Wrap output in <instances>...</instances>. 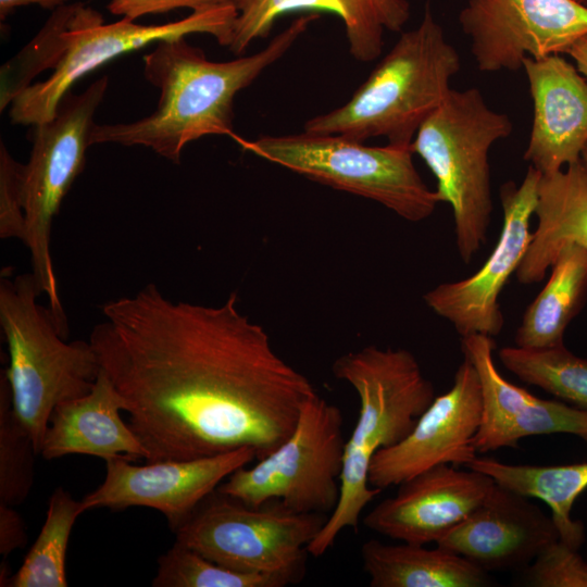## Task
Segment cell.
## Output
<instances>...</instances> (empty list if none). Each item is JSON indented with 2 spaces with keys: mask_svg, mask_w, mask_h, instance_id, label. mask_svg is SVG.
<instances>
[{
  "mask_svg": "<svg viewBox=\"0 0 587 587\" xmlns=\"http://www.w3.org/2000/svg\"><path fill=\"white\" fill-rule=\"evenodd\" d=\"M332 370L354 389L360 407L345 444L338 503L308 547L314 558L326 553L344 529L358 528L363 510L382 492L369 483L372 458L402 440L436 397L407 349L367 346L340 355Z\"/></svg>",
  "mask_w": 587,
  "mask_h": 587,
  "instance_id": "3",
  "label": "cell"
},
{
  "mask_svg": "<svg viewBox=\"0 0 587 587\" xmlns=\"http://www.w3.org/2000/svg\"><path fill=\"white\" fill-rule=\"evenodd\" d=\"M295 582L282 575L235 571L175 542L158 559L153 587H285Z\"/></svg>",
  "mask_w": 587,
  "mask_h": 587,
  "instance_id": "28",
  "label": "cell"
},
{
  "mask_svg": "<svg viewBox=\"0 0 587 587\" xmlns=\"http://www.w3.org/2000/svg\"><path fill=\"white\" fill-rule=\"evenodd\" d=\"M34 442L16 420L10 387L3 371L0 375V503L21 504L32 489L35 457Z\"/></svg>",
  "mask_w": 587,
  "mask_h": 587,
  "instance_id": "29",
  "label": "cell"
},
{
  "mask_svg": "<svg viewBox=\"0 0 587 587\" xmlns=\"http://www.w3.org/2000/svg\"><path fill=\"white\" fill-rule=\"evenodd\" d=\"M124 409L123 397L101 369L89 392L54 408L39 454L48 461L68 454L146 461V448L122 420Z\"/></svg>",
  "mask_w": 587,
  "mask_h": 587,
  "instance_id": "20",
  "label": "cell"
},
{
  "mask_svg": "<svg viewBox=\"0 0 587 587\" xmlns=\"http://www.w3.org/2000/svg\"><path fill=\"white\" fill-rule=\"evenodd\" d=\"M85 512L62 487L50 496L43 525L9 587H66V551L72 528Z\"/></svg>",
  "mask_w": 587,
  "mask_h": 587,
  "instance_id": "25",
  "label": "cell"
},
{
  "mask_svg": "<svg viewBox=\"0 0 587 587\" xmlns=\"http://www.w3.org/2000/svg\"><path fill=\"white\" fill-rule=\"evenodd\" d=\"M228 3L234 2L233 0H110L108 10L113 15L135 21L145 15L166 13L180 8L195 12Z\"/></svg>",
  "mask_w": 587,
  "mask_h": 587,
  "instance_id": "34",
  "label": "cell"
},
{
  "mask_svg": "<svg viewBox=\"0 0 587 587\" xmlns=\"http://www.w3.org/2000/svg\"><path fill=\"white\" fill-rule=\"evenodd\" d=\"M108 76L85 91L68 90L52 120L34 125L29 160L23 167L24 243L30 254L32 273L48 299L60 334L67 338L68 324L59 292L51 255V227L76 177L84 171L93 115L103 100Z\"/></svg>",
  "mask_w": 587,
  "mask_h": 587,
  "instance_id": "8",
  "label": "cell"
},
{
  "mask_svg": "<svg viewBox=\"0 0 587 587\" xmlns=\"http://www.w3.org/2000/svg\"><path fill=\"white\" fill-rule=\"evenodd\" d=\"M522 68L534 104L524 160L552 174L579 161L587 143V79L561 54L526 57Z\"/></svg>",
  "mask_w": 587,
  "mask_h": 587,
  "instance_id": "19",
  "label": "cell"
},
{
  "mask_svg": "<svg viewBox=\"0 0 587 587\" xmlns=\"http://www.w3.org/2000/svg\"><path fill=\"white\" fill-rule=\"evenodd\" d=\"M68 0H0V17L5 18L13 10L18 7L37 4L43 9L57 10L66 4Z\"/></svg>",
  "mask_w": 587,
  "mask_h": 587,
  "instance_id": "36",
  "label": "cell"
},
{
  "mask_svg": "<svg viewBox=\"0 0 587 587\" xmlns=\"http://www.w3.org/2000/svg\"><path fill=\"white\" fill-rule=\"evenodd\" d=\"M558 539L523 569L520 583L530 587H587V562Z\"/></svg>",
  "mask_w": 587,
  "mask_h": 587,
  "instance_id": "32",
  "label": "cell"
},
{
  "mask_svg": "<svg viewBox=\"0 0 587 587\" xmlns=\"http://www.w3.org/2000/svg\"><path fill=\"white\" fill-rule=\"evenodd\" d=\"M342 425L340 409L315 392L279 446L253 466L236 470L216 490L249 507L278 500L297 512L328 516L340 495Z\"/></svg>",
  "mask_w": 587,
  "mask_h": 587,
  "instance_id": "10",
  "label": "cell"
},
{
  "mask_svg": "<svg viewBox=\"0 0 587 587\" xmlns=\"http://www.w3.org/2000/svg\"><path fill=\"white\" fill-rule=\"evenodd\" d=\"M326 519L278 500L249 507L215 490L175 532V542L225 567L287 576L296 584L304 575L308 547Z\"/></svg>",
  "mask_w": 587,
  "mask_h": 587,
  "instance_id": "9",
  "label": "cell"
},
{
  "mask_svg": "<svg viewBox=\"0 0 587 587\" xmlns=\"http://www.w3.org/2000/svg\"><path fill=\"white\" fill-rule=\"evenodd\" d=\"M540 176L529 165L521 185L508 182L501 186V232L479 270L466 278L442 283L423 296L425 304L450 322L461 338L475 334L494 337L503 327L499 296L529 246Z\"/></svg>",
  "mask_w": 587,
  "mask_h": 587,
  "instance_id": "13",
  "label": "cell"
},
{
  "mask_svg": "<svg viewBox=\"0 0 587 587\" xmlns=\"http://www.w3.org/2000/svg\"><path fill=\"white\" fill-rule=\"evenodd\" d=\"M237 10L234 3L161 25H141L123 17L111 24L73 27L64 32L65 51L42 82L34 83L11 102L13 124L37 125L53 118L62 97L76 80L130 51L167 38L208 34L228 48L233 40Z\"/></svg>",
  "mask_w": 587,
  "mask_h": 587,
  "instance_id": "11",
  "label": "cell"
},
{
  "mask_svg": "<svg viewBox=\"0 0 587 587\" xmlns=\"http://www.w3.org/2000/svg\"><path fill=\"white\" fill-rule=\"evenodd\" d=\"M558 539L551 516L529 498L495 483L482 504L436 545L489 573L524 569Z\"/></svg>",
  "mask_w": 587,
  "mask_h": 587,
  "instance_id": "18",
  "label": "cell"
},
{
  "mask_svg": "<svg viewBox=\"0 0 587 587\" xmlns=\"http://www.w3.org/2000/svg\"><path fill=\"white\" fill-rule=\"evenodd\" d=\"M460 70L458 51L427 7L419 26L401 34L349 101L309 118L303 130L362 142L384 137L388 143L411 146Z\"/></svg>",
  "mask_w": 587,
  "mask_h": 587,
  "instance_id": "4",
  "label": "cell"
},
{
  "mask_svg": "<svg viewBox=\"0 0 587 587\" xmlns=\"http://www.w3.org/2000/svg\"><path fill=\"white\" fill-rule=\"evenodd\" d=\"M23 167L0 145V237L25 238V213L23 208Z\"/></svg>",
  "mask_w": 587,
  "mask_h": 587,
  "instance_id": "33",
  "label": "cell"
},
{
  "mask_svg": "<svg viewBox=\"0 0 587 587\" xmlns=\"http://www.w3.org/2000/svg\"><path fill=\"white\" fill-rule=\"evenodd\" d=\"M544 288L526 308L515 346L545 349L564 345V333L587 296V249L569 243L554 262Z\"/></svg>",
  "mask_w": 587,
  "mask_h": 587,
  "instance_id": "23",
  "label": "cell"
},
{
  "mask_svg": "<svg viewBox=\"0 0 587 587\" xmlns=\"http://www.w3.org/2000/svg\"><path fill=\"white\" fill-rule=\"evenodd\" d=\"M574 1L578 2L579 4L584 7H587V0H574Z\"/></svg>",
  "mask_w": 587,
  "mask_h": 587,
  "instance_id": "39",
  "label": "cell"
},
{
  "mask_svg": "<svg viewBox=\"0 0 587 587\" xmlns=\"http://www.w3.org/2000/svg\"><path fill=\"white\" fill-rule=\"evenodd\" d=\"M246 151L313 182L376 201L410 222L429 217L440 202L422 179L411 146H366L340 135L304 132L233 137Z\"/></svg>",
  "mask_w": 587,
  "mask_h": 587,
  "instance_id": "7",
  "label": "cell"
},
{
  "mask_svg": "<svg viewBox=\"0 0 587 587\" xmlns=\"http://www.w3.org/2000/svg\"><path fill=\"white\" fill-rule=\"evenodd\" d=\"M89 342L125 402L146 462L250 448L257 461L294 429L311 380L242 314L166 298L154 284L101 305Z\"/></svg>",
  "mask_w": 587,
  "mask_h": 587,
  "instance_id": "1",
  "label": "cell"
},
{
  "mask_svg": "<svg viewBox=\"0 0 587 587\" xmlns=\"http://www.w3.org/2000/svg\"><path fill=\"white\" fill-rule=\"evenodd\" d=\"M237 17L228 49L241 54L255 39L265 38L276 18L296 11L326 12L344 18V10L335 0H233Z\"/></svg>",
  "mask_w": 587,
  "mask_h": 587,
  "instance_id": "31",
  "label": "cell"
},
{
  "mask_svg": "<svg viewBox=\"0 0 587 587\" xmlns=\"http://www.w3.org/2000/svg\"><path fill=\"white\" fill-rule=\"evenodd\" d=\"M492 337L461 338V350L479 378L483 411L474 438L477 453L515 447L528 436L571 434L587 444V410L560 400H547L508 382L497 370Z\"/></svg>",
  "mask_w": 587,
  "mask_h": 587,
  "instance_id": "17",
  "label": "cell"
},
{
  "mask_svg": "<svg viewBox=\"0 0 587 587\" xmlns=\"http://www.w3.org/2000/svg\"><path fill=\"white\" fill-rule=\"evenodd\" d=\"M465 467L487 474L492 480L527 498L549 505L560 540L578 550L585 540L584 525L571 517L577 497L587 488V462L564 465L509 464L476 457Z\"/></svg>",
  "mask_w": 587,
  "mask_h": 587,
  "instance_id": "24",
  "label": "cell"
},
{
  "mask_svg": "<svg viewBox=\"0 0 587 587\" xmlns=\"http://www.w3.org/2000/svg\"><path fill=\"white\" fill-rule=\"evenodd\" d=\"M102 23L101 13L82 2L64 4L54 10L38 35L1 67V111L32 85L39 73L53 70L66 48L65 30Z\"/></svg>",
  "mask_w": 587,
  "mask_h": 587,
  "instance_id": "26",
  "label": "cell"
},
{
  "mask_svg": "<svg viewBox=\"0 0 587 587\" xmlns=\"http://www.w3.org/2000/svg\"><path fill=\"white\" fill-rule=\"evenodd\" d=\"M575 62V66L587 79V35L578 39L567 51Z\"/></svg>",
  "mask_w": 587,
  "mask_h": 587,
  "instance_id": "37",
  "label": "cell"
},
{
  "mask_svg": "<svg viewBox=\"0 0 587 587\" xmlns=\"http://www.w3.org/2000/svg\"><path fill=\"white\" fill-rule=\"evenodd\" d=\"M335 1L344 10L349 52L360 62L378 58L384 48L385 32H401L411 14L408 0Z\"/></svg>",
  "mask_w": 587,
  "mask_h": 587,
  "instance_id": "30",
  "label": "cell"
},
{
  "mask_svg": "<svg viewBox=\"0 0 587 587\" xmlns=\"http://www.w3.org/2000/svg\"><path fill=\"white\" fill-rule=\"evenodd\" d=\"M482 411L479 378L464 358L450 389L435 397L412 430L398 444L374 454L370 485L384 490L437 465L466 466L477 457L474 438Z\"/></svg>",
  "mask_w": 587,
  "mask_h": 587,
  "instance_id": "15",
  "label": "cell"
},
{
  "mask_svg": "<svg viewBox=\"0 0 587 587\" xmlns=\"http://www.w3.org/2000/svg\"><path fill=\"white\" fill-rule=\"evenodd\" d=\"M129 461L126 457L105 461L103 482L82 500L85 512L147 507L161 512L175 533L232 473L257 461V454L250 448H240L192 460L143 465Z\"/></svg>",
  "mask_w": 587,
  "mask_h": 587,
  "instance_id": "14",
  "label": "cell"
},
{
  "mask_svg": "<svg viewBox=\"0 0 587 587\" xmlns=\"http://www.w3.org/2000/svg\"><path fill=\"white\" fill-rule=\"evenodd\" d=\"M498 358L522 382L587 410V360L564 345L545 349L503 347Z\"/></svg>",
  "mask_w": 587,
  "mask_h": 587,
  "instance_id": "27",
  "label": "cell"
},
{
  "mask_svg": "<svg viewBox=\"0 0 587 587\" xmlns=\"http://www.w3.org/2000/svg\"><path fill=\"white\" fill-rule=\"evenodd\" d=\"M459 24L479 71H516L526 57L567 53L587 35V7L574 0H467Z\"/></svg>",
  "mask_w": 587,
  "mask_h": 587,
  "instance_id": "12",
  "label": "cell"
},
{
  "mask_svg": "<svg viewBox=\"0 0 587 587\" xmlns=\"http://www.w3.org/2000/svg\"><path fill=\"white\" fill-rule=\"evenodd\" d=\"M388 545L370 539L361 559L371 587H484L488 572L465 558L436 545Z\"/></svg>",
  "mask_w": 587,
  "mask_h": 587,
  "instance_id": "22",
  "label": "cell"
},
{
  "mask_svg": "<svg viewBox=\"0 0 587 587\" xmlns=\"http://www.w3.org/2000/svg\"><path fill=\"white\" fill-rule=\"evenodd\" d=\"M34 274L0 279V325L9 350L4 370L16 420L37 453L54 408L89 392L101 371L98 355L85 340L66 342Z\"/></svg>",
  "mask_w": 587,
  "mask_h": 587,
  "instance_id": "5",
  "label": "cell"
},
{
  "mask_svg": "<svg viewBox=\"0 0 587 587\" xmlns=\"http://www.w3.org/2000/svg\"><path fill=\"white\" fill-rule=\"evenodd\" d=\"M580 160L584 162V164L587 166V143L585 145Z\"/></svg>",
  "mask_w": 587,
  "mask_h": 587,
  "instance_id": "38",
  "label": "cell"
},
{
  "mask_svg": "<svg viewBox=\"0 0 587 587\" xmlns=\"http://www.w3.org/2000/svg\"><path fill=\"white\" fill-rule=\"evenodd\" d=\"M487 474L451 464L430 467L398 485L363 519L370 530L410 544H437L465 520L492 489Z\"/></svg>",
  "mask_w": 587,
  "mask_h": 587,
  "instance_id": "16",
  "label": "cell"
},
{
  "mask_svg": "<svg viewBox=\"0 0 587 587\" xmlns=\"http://www.w3.org/2000/svg\"><path fill=\"white\" fill-rule=\"evenodd\" d=\"M534 215L537 227L515 273L522 285L542 280L564 246L587 249V166L582 160L541 174Z\"/></svg>",
  "mask_w": 587,
  "mask_h": 587,
  "instance_id": "21",
  "label": "cell"
},
{
  "mask_svg": "<svg viewBox=\"0 0 587 587\" xmlns=\"http://www.w3.org/2000/svg\"><path fill=\"white\" fill-rule=\"evenodd\" d=\"M512 130L510 117L492 110L478 88H451L411 143L437 179L439 201L452 209L455 245L465 263L484 245L490 224V148Z\"/></svg>",
  "mask_w": 587,
  "mask_h": 587,
  "instance_id": "6",
  "label": "cell"
},
{
  "mask_svg": "<svg viewBox=\"0 0 587 587\" xmlns=\"http://www.w3.org/2000/svg\"><path fill=\"white\" fill-rule=\"evenodd\" d=\"M27 542L25 524L12 505L0 503V554L7 558Z\"/></svg>",
  "mask_w": 587,
  "mask_h": 587,
  "instance_id": "35",
  "label": "cell"
},
{
  "mask_svg": "<svg viewBox=\"0 0 587 587\" xmlns=\"http://www.w3.org/2000/svg\"><path fill=\"white\" fill-rule=\"evenodd\" d=\"M317 18V13L299 16L259 52L226 62L208 60L187 36L155 42L142 59L146 79L160 90L155 111L127 124L95 123L90 145L145 146L179 163L191 141L210 135L233 138L235 96L279 60Z\"/></svg>",
  "mask_w": 587,
  "mask_h": 587,
  "instance_id": "2",
  "label": "cell"
}]
</instances>
